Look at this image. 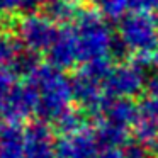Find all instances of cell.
Instances as JSON below:
<instances>
[{
    "instance_id": "obj_7",
    "label": "cell",
    "mask_w": 158,
    "mask_h": 158,
    "mask_svg": "<svg viewBox=\"0 0 158 158\" xmlns=\"http://www.w3.org/2000/svg\"><path fill=\"white\" fill-rule=\"evenodd\" d=\"M22 5V0H0V14H9Z\"/></svg>"
},
{
    "instance_id": "obj_5",
    "label": "cell",
    "mask_w": 158,
    "mask_h": 158,
    "mask_svg": "<svg viewBox=\"0 0 158 158\" xmlns=\"http://www.w3.org/2000/svg\"><path fill=\"white\" fill-rule=\"evenodd\" d=\"M126 5L134 12H150L158 9V0H126Z\"/></svg>"
},
{
    "instance_id": "obj_4",
    "label": "cell",
    "mask_w": 158,
    "mask_h": 158,
    "mask_svg": "<svg viewBox=\"0 0 158 158\" xmlns=\"http://www.w3.org/2000/svg\"><path fill=\"white\" fill-rule=\"evenodd\" d=\"M90 4H94L107 17H121V14L127 9L126 0H90Z\"/></svg>"
},
{
    "instance_id": "obj_9",
    "label": "cell",
    "mask_w": 158,
    "mask_h": 158,
    "mask_svg": "<svg viewBox=\"0 0 158 158\" xmlns=\"http://www.w3.org/2000/svg\"><path fill=\"white\" fill-rule=\"evenodd\" d=\"M68 2H72V4L78 5V4H83V2H85V0H68Z\"/></svg>"
},
{
    "instance_id": "obj_8",
    "label": "cell",
    "mask_w": 158,
    "mask_h": 158,
    "mask_svg": "<svg viewBox=\"0 0 158 158\" xmlns=\"http://www.w3.org/2000/svg\"><path fill=\"white\" fill-rule=\"evenodd\" d=\"M44 0H22V5H26V7H32V5L36 4H43Z\"/></svg>"
},
{
    "instance_id": "obj_2",
    "label": "cell",
    "mask_w": 158,
    "mask_h": 158,
    "mask_svg": "<svg viewBox=\"0 0 158 158\" xmlns=\"http://www.w3.org/2000/svg\"><path fill=\"white\" fill-rule=\"evenodd\" d=\"M123 34L127 41L134 44H150L156 36V22L148 15V12H136L123 21Z\"/></svg>"
},
{
    "instance_id": "obj_3",
    "label": "cell",
    "mask_w": 158,
    "mask_h": 158,
    "mask_svg": "<svg viewBox=\"0 0 158 158\" xmlns=\"http://www.w3.org/2000/svg\"><path fill=\"white\" fill-rule=\"evenodd\" d=\"M43 4L46 9V15L51 21H70L78 14L77 5L68 0H44Z\"/></svg>"
},
{
    "instance_id": "obj_6",
    "label": "cell",
    "mask_w": 158,
    "mask_h": 158,
    "mask_svg": "<svg viewBox=\"0 0 158 158\" xmlns=\"http://www.w3.org/2000/svg\"><path fill=\"white\" fill-rule=\"evenodd\" d=\"M10 55H12V41L7 36L0 34V60L7 58Z\"/></svg>"
},
{
    "instance_id": "obj_1",
    "label": "cell",
    "mask_w": 158,
    "mask_h": 158,
    "mask_svg": "<svg viewBox=\"0 0 158 158\" xmlns=\"http://www.w3.org/2000/svg\"><path fill=\"white\" fill-rule=\"evenodd\" d=\"M17 29L22 41L31 48H44L56 39L55 26L48 15L27 14L21 19Z\"/></svg>"
}]
</instances>
